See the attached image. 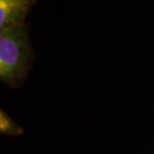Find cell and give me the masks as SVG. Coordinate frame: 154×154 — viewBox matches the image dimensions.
<instances>
[{
    "mask_svg": "<svg viewBox=\"0 0 154 154\" xmlns=\"http://www.w3.org/2000/svg\"><path fill=\"white\" fill-rule=\"evenodd\" d=\"M31 54L26 24L0 31V78L9 85H17L25 76Z\"/></svg>",
    "mask_w": 154,
    "mask_h": 154,
    "instance_id": "6da1fadb",
    "label": "cell"
},
{
    "mask_svg": "<svg viewBox=\"0 0 154 154\" xmlns=\"http://www.w3.org/2000/svg\"><path fill=\"white\" fill-rule=\"evenodd\" d=\"M37 0H0V31L25 24Z\"/></svg>",
    "mask_w": 154,
    "mask_h": 154,
    "instance_id": "7a4b0ae2",
    "label": "cell"
},
{
    "mask_svg": "<svg viewBox=\"0 0 154 154\" xmlns=\"http://www.w3.org/2000/svg\"><path fill=\"white\" fill-rule=\"evenodd\" d=\"M0 129L1 132L8 133V134H18V127L13 123L11 119L7 116L1 111L0 114Z\"/></svg>",
    "mask_w": 154,
    "mask_h": 154,
    "instance_id": "3957f363",
    "label": "cell"
}]
</instances>
